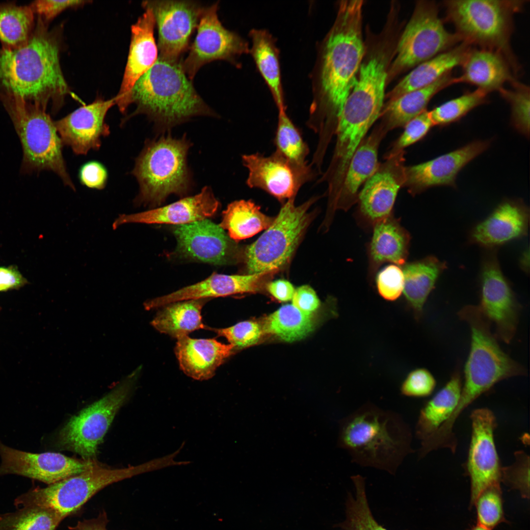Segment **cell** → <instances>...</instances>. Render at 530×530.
<instances>
[{"label": "cell", "instance_id": "cell-5", "mask_svg": "<svg viewBox=\"0 0 530 530\" xmlns=\"http://www.w3.org/2000/svg\"><path fill=\"white\" fill-rule=\"evenodd\" d=\"M470 331V345L464 368V382L452 416L458 418L465 409L497 383L525 375L526 369L501 347L491 329V324L477 305L463 307L458 313Z\"/></svg>", "mask_w": 530, "mask_h": 530}, {"label": "cell", "instance_id": "cell-38", "mask_svg": "<svg viewBox=\"0 0 530 530\" xmlns=\"http://www.w3.org/2000/svg\"><path fill=\"white\" fill-rule=\"evenodd\" d=\"M35 15L29 5L15 1L0 3V41L2 48L13 49L25 45L34 29Z\"/></svg>", "mask_w": 530, "mask_h": 530}, {"label": "cell", "instance_id": "cell-58", "mask_svg": "<svg viewBox=\"0 0 530 530\" xmlns=\"http://www.w3.org/2000/svg\"><path fill=\"white\" fill-rule=\"evenodd\" d=\"M468 530H490L485 527H483L477 524L472 526Z\"/></svg>", "mask_w": 530, "mask_h": 530}, {"label": "cell", "instance_id": "cell-44", "mask_svg": "<svg viewBox=\"0 0 530 530\" xmlns=\"http://www.w3.org/2000/svg\"><path fill=\"white\" fill-rule=\"evenodd\" d=\"M474 505L476 509L477 524L483 527L492 530L500 524L507 522L504 517L500 485L489 487L483 491L477 498Z\"/></svg>", "mask_w": 530, "mask_h": 530}, {"label": "cell", "instance_id": "cell-33", "mask_svg": "<svg viewBox=\"0 0 530 530\" xmlns=\"http://www.w3.org/2000/svg\"><path fill=\"white\" fill-rule=\"evenodd\" d=\"M453 83L455 79L449 73L426 87L387 101L384 104L379 117L381 119L379 124L387 132L404 127L411 120L426 110L427 105L435 94Z\"/></svg>", "mask_w": 530, "mask_h": 530}, {"label": "cell", "instance_id": "cell-57", "mask_svg": "<svg viewBox=\"0 0 530 530\" xmlns=\"http://www.w3.org/2000/svg\"><path fill=\"white\" fill-rule=\"evenodd\" d=\"M521 265L522 269L525 271H529V252L525 251L521 259Z\"/></svg>", "mask_w": 530, "mask_h": 530}, {"label": "cell", "instance_id": "cell-36", "mask_svg": "<svg viewBox=\"0 0 530 530\" xmlns=\"http://www.w3.org/2000/svg\"><path fill=\"white\" fill-rule=\"evenodd\" d=\"M275 218L267 216L251 200H240L229 204L219 225L234 241L253 237L267 229Z\"/></svg>", "mask_w": 530, "mask_h": 530}, {"label": "cell", "instance_id": "cell-25", "mask_svg": "<svg viewBox=\"0 0 530 530\" xmlns=\"http://www.w3.org/2000/svg\"><path fill=\"white\" fill-rule=\"evenodd\" d=\"M529 219V209L522 201L504 200L489 216L472 229L470 242L493 249L526 236Z\"/></svg>", "mask_w": 530, "mask_h": 530}, {"label": "cell", "instance_id": "cell-48", "mask_svg": "<svg viewBox=\"0 0 530 530\" xmlns=\"http://www.w3.org/2000/svg\"><path fill=\"white\" fill-rule=\"evenodd\" d=\"M215 332L219 336L225 338L234 350L251 346L256 344L262 334L260 325L254 321H244L229 327L208 329Z\"/></svg>", "mask_w": 530, "mask_h": 530}, {"label": "cell", "instance_id": "cell-51", "mask_svg": "<svg viewBox=\"0 0 530 530\" xmlns=\"http://www.w3.org/2000/svg\"><path fill=\"white\" fill-rule=\"evenodd\" d=\"M90 2L89 0H38L31 2L29 5L34 15L48 25L64 10L80 7Z\"/></svg>", "mask_w": 530, "mask_h": 530}, {"label": "cell", "instance_id": "cell-27", "mask_svg": "<svg viewBox=\"0 0 530 530\" xmlns=\"http://www.w3.org/2000/svg\"><path fill=\"white\" fill-rule=\"evenodd\" d=\"M272 273L261 272L246 275L214 273L200 282L149 300L144 303V306L149 310L178 301L255 292L259 290L265 277Z\"/></svg>", "mask_w": 530, "mask_h": 530}, {"label": "cell", "instance_id": "cell-40", "mask_svg": "<svg viewBox=\"0 0 530 530\" xmlns=\"http://www.w3.org/2000/svg\"><path fill=\"white\" fill-rule=\"evenodd\" d=\"M355 495L348 493L345 503V519L338 524L343 530H388L374 519L366 492L365 478L360 475L351 477Z\"/></svg>", "mask_w": 530, "mask_h": 530}, {"label": "cell", "instance_id": "cell-32", "mask_svg": "<svg viewBox=\"0 0 530 530\" xmlns=\"http://www.w3.org/2000/svg\"><path fill=\"white\" fill-rule=\"evenodd\" d=\"M462 379L459 369L450 379L421 408L415 427V437L424 442L434 434L450 418L460 398Z\"/></svg>", "mask_w": 530, "mask_h": 530}, {"label": "cell", "instance_id": "cell-56", "mask_svg": "<svg viewBox=\"0 0 530 530\" xmlns=\"http://www.w3.org/2000/svg\"><path fill=\"white\" fill-rule=\"evenodd\" d=\"M107 522L106 515L104 512L97 518L79 521L75 527L71 529L73 530H107Z\"/></svg>", "mask_w": 530, "mask_h": 530}, {"label": "cell", "instance_id": "cell-20", "mask_svg": "<svg viewBox=\"0 0 530 530\" xmlns=\"http://www.w3.org/2000/svg\"><path fill=\"white\" fill-rule=\"evenodd\" d=\"M177 251L185 258L215 265L236 263L239 248L218 225L207 219L178 225L174 229Z\"/></svg>", "mask_w": 530, "mask_h": 530}, {"label": "cell", "instance_id": "cell-15", "mask_svg": "<svg viewBox=\"0 0 530 530\" xmlns=\"http://www.w3.org/2000/svg\"><path fill=\"white\" fill-rule=\"evenodd\" d=\"M471 436L466 471L470 480V506L487 488L500 485L501 468L496 449L494 432L497 421L487 408L476 409L471 416Z\"/></svg>", "mask_w": 530, "mask_h": 530}, {"label": "cell", "instance_id": "cell-21", "mask_svg": "<svg viewBox=\"0 0 530 530\" xmlns=\"http://www.w3.org/2000/svg\"><path fill=\"white\" fill-rule=\"evenodd\" d=\"M490 140H476L430 160L405 166L402 187L412 195L433 186L456 187V178L469 162L490 146Z\"/></svg>", "mask_w": 530, "mask_h": 530}, {"label": "cell", "instance_id": "cell-45", "mask_svg": "<svg viewBox=\"0 0 530 530\" xmlns=\"http://www.w3.org/2000/svg\"><path fill=\"white\" fill-rule=\"evenodd\" d=\"M513 88H502L499 92L511 106L510 123L519 133L527 138L530 136V88L516 81Z\"/></svg>", "mask_w": 530, "mask_h": 530}, {"label": "cell", "instance_id": "cell-37", "mask_svg": "<svg viewBox=\"0 0 530 530\" xmlns=\"http://www.w3.org/2000/svg\"><path fill=\"white\" fill-rule=\"evenodd\" d=\"M252 55L272 93L278 111H286L281 83L277 49L272 36L262 29L250 31Z\"/></svg>", "mask_w": 530, "mask_h": 530}, {"label": "cell", "instance_id": "cell-46", "mask_svg": "<svg viewBox=\"0 0 530 530\" xmlns=\"http://www.w3.org/2000/svg\"><path fill=\"white\" fill-rule=\"evenodd\" d=\"M515 461L501 468V481L519 491L523 498H530V456L524 450L514 452Z\"/></svg>", "mask_w": 530, "mask_h": 530}, {"label": "cell", "instance_id": "cell-42", "mask_svg": "<svg viewBox=\"0 0 530 530\" xmlns=\"http://www.w3.org/2000/svg\"><path fill=\"white\" fill-rule=\"evenodd\" d=\"M273 141L275 151L286 159L300 164L308 163L306 158L310 152L308 145L286 111H278Z\"/></svg>", "mask_w": 530, "mask_h": 530}, {"label": "cell", "instance_id": "cell-30", "mask_svg": "<svg viewBox=\"0 0 530 530\" xmlns=\"http://www.w3.org/2000/svg\"><path fill=\"white\" fill-rule=\"evenodd\" d=\"M461 65L462 73L455 82L470 83L487 94L500 91L507 81H515L510 63L496 51L471 50Z\"/></svg>", "mask_w": 530, "mask_h": 530}, {"label": "cell", "instance_id": "cell-26", "mask_svg": "<svg viewBox=\"0 0 530 530\" xmlns=\"http://www.w3.org/2000/svg\"><path fill=\"white\" fill-rule=\"evenodd\" d=\"M387 132L378 124L362 141L354 152L345 173L340 190L333 206L325 219L329 225L335 211H347L357 203L359 190L376 170L378 150Z\"/></svg>", "mask_w": 530, "mask_h": 530}, {"label": "cell", "instance_id": "cell-29", "mask_svg": "<svg viewBox=\"0 0 530 530\" xmlns=\"http://www.w3.org/2000/svg\"><path fill=\"white\" fill-rule=\"evenodd\" d=\"M367 246L369 275L371 279L384 263L404 265L408 255L410 236L393 214L377 222Z\"/></svg>", "mask_w": 530, "mask_h": 530}, {"label": "cell", "instance_id": "cell-12", "mask_svg": "<svg viewBox=\"0 0 530 530\" xmlns=\"http://www.w3.org/2000/svg\"><path fill=\"white\" fill-rule=\"evenodd\" d=\"M133 382V376L127 378L105 396L71 417L57 435L59 448L79 454L84 460H95L98 446L128 398Z\"/></svg>", "mask_w": 530, "mask_h": 530}, {"label": "cell", "instance_id": "cell-47", "mask_svg": "<svg viewBox=\"0 0 530 530\" xmlns=\"http://www.w3.org/2000/svg\"><path fill=\"white\" fill-rule=\"evenodd\" d=\"M433 126L429 111L426 110L424 111L404 126V131L393 143L385 157L403 151L406 147L420 140Z\"/></svg>", "mask_w": 530, "mask_h": 530}, {"label": "cell", "instance_id": "cell-52", "mask_svg": "<svg viewBox=\"0 0 530 530\" xmlns=\"http://www.w3.org/2000/svg\"><path fill=\"white\" fill-rule=\"evenodd\" d=\"M79 178L81 184L88 188L101 190L106 185L108 172L100 162L91 160L83 164L80 168Z\"/></svg>", "mask_w": 530, "mask_h": 530}, {"label": "cell", "instance_id": "cell-28", "mask_svg": "<svg viewBox=\"0 0 530 530\" xmlns=\"http://www.w3.org/2000/svg\"><path fill=\"white\" fill-rule=\"evenodd\" d=\"M234 351L231 344L214 339H192L188 336L177 339L175 353L181 370L187 376L207 380Z\"/></svg>", "mask_w": 530, "mask_h": 530}, {"label": "cell", "instance_id": "cell-49", "mask_svg": "<svg viewBox=\"0 0 530 530\" xmlns=\"http://www.w3.org/2000/svg\"><path fill=\"white\" fill-rule=\"evenodd\" d=\"M436 386L432 374L424 368H418L410 371L402 382L400 392L402 396L420 398L430 396Z\"/></svg>", "mask_w": 530, "mask_h": 530}, {"label": "cell", "instance_id": "cell-14", "mask_svg": "<svg viewBox=\"0 0 530 530\" xmlns=\"http://www.w3.org/2000/svg\"><path fill=\"white\" fill-rule=\"evenodd\" d=\"M491 250L482 263L477 306L495 325L497 339L509 344L517 331L521 306L501 270L496 252Z\"/></svg>", "mask_w": 530, "mask_h": 530}, {"label": "cell", "instance_id": "cell-1", "mask_svg": "<svg viewBox=\"0 0 530 530\" xmlns=\"http://www.w3.org/2000/svg\"><path fill=\"white\" fill-rule=\"evenodd\" d=\"M363 1H341L325 43L320 97L315 100L307 126L322 141L335 136L345 101L355 85L365 54L362 36Z\"/></svg>", "mask_w": 530, "mask_h": 530}, {"label": "cell", "instance_id": "cell-53", "mask_svg": "<svg viewBox=\"0 0 530 530\" xmlns=\"http://www.w3.org/2000/svg\"><path fill=\"white\" fill-rule=\"evenodd\" d=\"M292 303L299 310L307 314L316 310L320 305V301L315 291L309 286H301L295 290Z\"/></svg>", "mask_w": 530, "mask_h": 530}, {"label": "cell", "instance_id": "cell-55", "mask_svg": "<svg viewBox=\"0 0 530 530\" xmlns=\"http://www.w3.org/2000/svg\"><path fill=\"white\" fill-rule=\"evenodd\" d=\"M268 292L281 301H288L292 298L295 289L292 284L284 279L272 281L267 285Z\"/></svg>", "mask_w": 530, "mask_h": 530}, {"label": "cell", "instance_id": "cell-54", "mask_svg": "<svg viewBox=\"0 0 530 530\" xmlns=\"http://www.w3.org/2000/svg\"><path fill=\"white\" fill-rule=\"evenodd\" d=\"M28 283L17 266H0V292L19 290Z\"/></svg>", "mask_w": 530, "mask_h": 530}, {"label": "cell", "instance_id": "cell-19", "mask_svg": "<svg viewBox=\"0 0 530 530\" xmlns=\"http://www.w3.org/2000/svg\"><path fill=\"white\" fill-rule=\"evenodd\" d=\"M404 151L385 157L359 192L358 219L362 225L375 223L393 213V206L404 180Z\"/></svg>", "mask_w": 530, "mask_h": 530}, {"label": "cell", "instance_id": "cell-18", "mask_svg": "<svg viewBox=\"0 0 530 530\" xmlns=\"http://www.w3.org/2000/svg\"><path fill=\"white\" fill-rule=\"evenodd\" d=\"M0 476L17 475L49 484L81 473L98 462L60 453H32L10 448L0 440Z\"/></svg>", "mask_w": 530, "mask_h": 530}, {"label": "cell", "instance_id": "cell-39", "mask_svg": "<svg viewBox=\"0 0 530 530\" xmlns=\"http://www.w3.org/2000/svg\"><path fill=\"white\" fill-rule=\"evenodd\" d=\"M314 327L311 314L304 313L293 305L287 304L266 318L264 329L283 341L292 342L306 337Z\"/></svg>", "mask_w": 530, "mask_h": 530}, {"label": "cell", "instance_id": "cell-11", "mask_svg": "<svg viewBox=\"0 0 530 530\" xmlns=\"http://www.w3.org/2000/svg\"><path fill=\"white\" fill-rule=\"evenodd\" d=\"M460 40L456 33L446 29L435 3L419 1L399 39L387 80L451 49Z\"/></svg>", "mask_w": 530, "mask_h": 530}, {"label": "cell", "instance_id": "cell-13", "mask_svg": "<svg viewBox=\"0 0 530 530\" xmlns=\"http://www.w3.org/2000/svg\"><path fill=\"white\" fill-rule=\"evenodd\" d=\"M241 159L248 171L246 185L282 202L295 198L301 187L318 173L311 164L292 162L275 151L268 156L259 152L244 154Z\"/></svg>", "mask_w": 530, "mask_h": 530}, {"label": "cell", "instance_id": "cell-2", "mask_svg": "<svg viewBox=\"0 0 530 530\" xmlns=\"http://www.w3.org/2000/svg\"><path fill=\"white\" fill-rule=\"evenodd\" d=\"M61 32L50 30L37 17L27 42L0 50V92L46 109L57 111L70 89L60 64Z\"/></svg>", "mask_w": 530, "mask_h": 530}, {"label": "cell", "instance_id": "cell-23", "mask_svg": "<svg viewBox=\"0 0 530 530\" xmlns=\"http://www.w3.org/2000/svg\"><path fill=\"white\" fill-rule=\"evenodd\" d=\"M144 8V13L131 27L127 64L119 91L115 96L116 105L122 113L131 105V93L134 84L158 58V46L154 35V17L151 9Z\"/></svg>", "mask_w": 530, "mask_h": 530}, {"label": "cell", "instance_id": "cell-50", "mask_svg": "<svg viewBox=\"0 0 530 530\" xmlns=\"http://www.w3.org/2000/svg\"><path fill=\"white\" fill-rule=\"evenodd\" d=\"M376 288L379 294L388 301H395L403 292L404 276L402 268L390 265L384 268L377 275Z\"/></svg>", "mask_w": 530, "mask_h": 530}, {"label": "cell", "instance_id": "cell-24", "mask_svg": "<svg viewBox=\"0 0 530 530\" xmlns=\"http://www.w3.org/2000/svg\"><path fill=\"white\" fill-rule=\"evenodd\" d=\"M219 202L212 190L204 187L198 194L160 208L133 214H122L115 220L116 229L128 223L171 224L178 225L207 219L218 209Z\"/></svg>", "mask_w": 530, "mask_h": 530}, {"label": "cell", "instance_id": "cell-41", "mask_svg": "<svg viewBox=\"0 0 530 530\" xmlns=\"http://www.w3.org/2000/svg\"><path fill=\"white\" fill-rule=\"evenodd\" d=\"M63 518L52 509L36 506L23 507L0 515V530H55Z\"/></svg>", "mask_w": 530, "mask_h": 530}, {"label": "cell", "instance_id": "cell-6", "mask_svg": "<svg viewBox=\"0 0 530 530\" xmlns=\"http://www.w3.org/2000/svg\"><path fill=\"white\" fill-rule=\"evenodd\" d=\"M191 145L185 136L169 134L146 142L132 172L139 186L135 204L155 206L171 194L186 193L192 185L187 164Z\"/></svg>", "mask_w": 530, "mask_h": 530}, {"label": "cell", "instance_id": "cell-3", "mask_svg": "<svg viewBox=\"0 0 530 530\" xmlns=\"http://www.w3.org/2000/svg\"><path fill=\"white\" fill-rule=\"evenodd\" d=\"M412 441V429L399 413L371 402L339 422L338 448L357 465L392 475L414 452Z\"/></svg>", "mask_w": 530, "mask_h": 530}, {"label": "cell", "instance_id": "cell-9", "mask_svg": "<svg viewBox=\"0 0 530 530\" xmlns=\"http://www.w3.org/2000/svg\"><path fill=\"white\" fill-rule=\"evenodd\" d=\"M158 469L156 460L135 466L112 469L98 463L91 468L44 488L37 487L19 496L17 506L48 508L63 519L77 511L106 486Z\"/></svg>", "mask_w": 530, "mask_h": 530}, {"label": "cell", "instance_id": "cell-16", "mask_svg": "<svg viewBox=\"0 0 530 530\" xmlns=\"http://www.w3.org/2000/svg\"><path fill=\"white\" fill-rule=\"evenodd\" d=\"M218 5L215 3L204 8L188 54L181 62L190 80L204 65L216 60L233 62L249 51L245 40L222 26L217 15Z\"/></svg>", "mask_w": 530, "mask_h": 530}, {"label": "cell", "instance_id": "cell-17", "mask_svg": "<svg viewBox=\"0 0 530 530\" xmlns=\"http://www.w3.org/2000/svg\"><path fill=\"white\" fill-rule=\"evenodd\" d=\"M143 8L152 10L158 31L159 58L178 62L188 48L204 7L188 0H148Z\"/></svg>", "mask_w": 530, "mask_h": 530}, {"label": "cell", "instance_id": "cell-59", "mask_svg": "<svg viewBox=\"0 0 530 530\" xmlns=\"http://www.w3.org/2000/svg\"></svg>", "mask_w": 530, "mask_h": 530}, {"label": "cell", "instance_id": "cell-31", "mask_svg": "<svg viewBox=\"0 0 530 530\" xmlns=\"http://www.w3.org/2000/svg\"><path fill=\"white\" fill-rule=\"evenodd\" d=\"M471 50L470 45L462 41L455 47L419 64L387 93L385 98L388 101H392L431 84L454 68L461 65Z\"/></svg>", "mask_w": 530, "mask_h": 530}, {"label": "cell", "instance_id": "cell-4", "mask_svg": "<svg viewBox=\"0 0 530 530\" xmlns=\"http://www.w3.org/2000/svg\"><path fill=\"white\" fill-rule=\"evenodd\" d=\"M184 71L180 62L158 57L134 84L130 103L136 106L131 116L143 114L158 129L166 131L196 116H215Z\"/></svg>", "mask_w": 530, "mask_h": 530}, {"label": "cell", "instance_id": "cell-22", "mask_svg": "<svg viewBox=\"0 0 530 530\" xmlns=\"http://www.w3.org/2000/svg\"><path fill=\"white\" fill-rule=\"evenodd\" d=\"M115 105V97L107 100L97 99L54 121L63 145L70 147L77 155H86L91 150L99 149L102 137L110 133L106 117Z\"/></svg>", "mask_w": 530, "mask_h": 530}, {"label": "cell", "instance_id": "cell-8", "mask_svg": "<svg viewBox=\"0 0 530 530\" xmlns=\"http://www.w3.org/2000/svg\"><path fill=\"white\" fill-rule=\"evenodd\" d=\"M526 1L450 0L444 1L447 17L460 40L501 53L513 70L517 63L509 45L512 17Z\"/></svg>", "mask_w": 530, "mask_h": 530}, {"label": "cell", "instance_id": "cell-43", "mask_svg": "<svg viewBox=\"0 0 530 530\" xmlns=\"http://www.w3.org/2000/svg\"><path fill=\"white\" fill-rule=\"evenodd\" d=\"M487 94L477 89L435 107L429 111L434 126L445 127L458 121L475 107L486 103Z\"/></svg>", "mask_w": 530, "mask_h": 530}, {"label": "cell", "instance_id": "cell-7", "mask_svg": "<svg viewBox=\"0 0 530 530\" xmlns=\"http://www.w3.org/2000/svg\"><path fill=\"white\" fill-rule=\"evenodd\" d=\"M0 100L21 143L23 155L21 172L51 171L64 185L75 190L63 156V144L54 121L46 109L1 92Z\"/></svg>", "mask_w": 530, "mask_h": 530}, {"label": "cell", "instance_id": "cell-35", "mask_svg": "<svg viewBox=\"0 0 530 530\" xmlns=\"http://www.w3.org/2000/svg\"><path fill=\"white\" fill-rule=\"evenodd\" d=\"M208 299L178 301L162 307L151 322L160 333L178 339L197 330L208 327L202 321L201 310Z\"/></svg>", "mask_w": 530, "mask_h": 530}, {"label": "cell", "instance_id": "cell-10", "mask_svg": "<svg viewBox=\"0 0 530 530\" xmlns=\"http://www.w3.org/2000/svg\"><path fill=\"white\" fill-rule=\"evenodd\" d=\"M317 199L299 206L294 198L285 202L271 225L244 250L249 274L275 272L288 262L310 222L308 211Z\"/></svg>", "mask_w": 530, "mask_h": 530}, {"label": "cell", "instance_id": "cell-34", "mask_svg": "<svg viewBox=\"0 0 530 530\" xmlns=\"http://www.w3.org/2000/svg\"><path fill=\"white\" fill-rule=\"evenodd\" d=\"M402 267L403 292L415 318L419 321L423 317L427 297L435 288L439 276L447 268V265L435 257L429 256L405 264Z\"/></svg>", "mask_w": 530, "mask_h": 530}]
</instances>
